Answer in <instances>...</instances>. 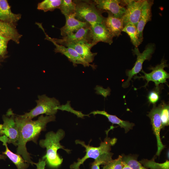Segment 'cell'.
<instances>
[{"mask_svg":"<svg viewBox=\"0 0 169 169\" xmlns=\"http://www.w3.org/2000/svg\"><path fill=\"white\" fill-rule=\"evenodd\" d=\"M54 115H40L36 120L24 118L20 115H16L15 121L18 131V139L17 144V154L20 155L25 161L32 164H35L31 159L28 152L26 145L27 142L32 141L37 144V141L41 131L46 130L47 124L55 120Z\"/></svg>","mask_w":169,"mask_h":169,"instance_id":"cell-1","label":"cell"},{"mask_svg":"<svg viewBox=\"0 0 169 169\" xmlns=\"http://www.w3.org/2000/svg\"><path fill=\"white\" fill-rule=\"evenodd\" d=\"M65 135L64 131L62 129H59L55 133L51 131L46 134L45 139L41 140L39 141V146L46 149V153L43 157L42 160L45 161L50 168H57L63 162V158L57 153L59 149H62L68 153L70 152V150L64 148L60 143Z\"/></svg>","mask_w":169,"mask_h":169,"instance_id":"cell-2","label":"cell"},{"mask_svg":"<svg viewBox=\"0 0 169 169\" xmlns=\"http://www.w3.org/2000/svg\"><path fill=\"white\" fill-rule=\"evenodd\" d=\"M117 139L110 138L107 136L103 141H102L100 146L97 147L90 146L85 144L84 141L77 140L75 141L76 144H80L85 148L86 153L82 158H78L77 161L71 164L70 168L71 169H79V166L88 158H92L95 160L102 157H112L113 153L110 152L111 146L114 145Z\"/></svg>","mask_w":169,"mask_h":169,"instance_id":"cell-3","label":"cell"},{"mask_svg":"<svg viewBox=\"0 0 169 169\" xmlns=\"http://www.w3.org/2000/svg\"><path fill=\"white\" fill-rule=\"evenodd\" d=\"M75 4V18L92 26L96 23H103L105 18L102 13L105 11L98 8L94 1L74 0Z\"/></svg>","mask_w":169,"mask_h":169,"instance_id":"cell-4","label":"cell"},{"mask_svg":"<svg viewBox=\"0 0 169 169\" xmlns=\"http://www.w3.org/2000/svg\"><path fill=\"white\" fill-rule=\"evenodd\" d=\"M37 105L29 112L20 115L24 118L32 119L38 115L45 114L47 115H54L57 113L60 105L59 101L54 97L50 98L45 95L38 96L36 100Z\"/></svg>","mask_w":169,"mask_h":169,"instance_id":"cell-5","label":"cell"},{"mask_svg":"<svg viewBox=\"0 0 169 169\" xmlns=\"http://www.w3.org/2000/svg\"><path fill=\"white\" fill-rule=\"evenodd\" d=\"M91 26L81 28L76 33L63 37L61 38H51L45 32L42 25L38 27L44 32L45 39L67 47L68 45L75 44L79 42H83L90 43V31Z\"/></svg>","mask_w":169,"mask_h":169,"instance_id":"cell-6","label":"cell"},{"mask_svg":"<svg viewBox=\"0 0 169 169\" xmlns=\"http://www.w3.org/2000/svg\"><path fill=\"white\" fill-rule=\"evenodd\" d=\"M154 47L153 44H148L142 53L140 52L138 48L135 47L132 50L134 54L137 56L136 60L132 68L126 71V74L128 78L126 81L123 83V87L126 88L128 87L130 84V82L132 78L141 70L144 61L150 59L154 52Z\"/></svg>","mask_w":169,"mask_h":169,"instance_id":"cell-7","label":"cell"},{"mask_svg":"<svg viewBox=\"0 0 169 169\" xmlns=\"http://www.w3.org/2000/svg\"><path fill=\"white\" fill-rule=\"evenodd\" d=\"M15 114L9 109L3 116V124H0V136H5L8 138V143L17 146L18 131L15 121Z\"/></svg>","mask_w":169,"mask_h":169,"instance_id":"cell-8","label":"cell"},{"mask_svg":"<svg viewBox=\"0 0 169 169\" xmlns=\"http://www.w3.org/2000/svg\"><path fill=\"white\" fill-rule=\"evenodd\" d=\"M166 60L162 59L160 64H157L155 67H151L150 69L152 71L149 73H147L142 69L141 71L144 74V75L137 76H134V79L142 78L146 81L147 83L143 87H146L150 81L153 82L156 86L159 85L160 84L166 83V79L169 78V74L164 68L168 67Z\"/></svg>","mask_w":169,"mask_h":169,"instance_id":"cell-9","label":"cell"},{"mask_svg":"<svg viewBox=\"0 0 169 169\" xmlns=\"http://www.w3.org/2000/svg\"><path fill=\"white\" fill-rule=\"evenodd\" d=\"M123 2L126 6L125 11L121 18L124 27L128 24L136 27L145 0H123Z\"/></svg>","mask_w":169,"mask_h":169,"instance_id":"cell-10","label":"cell"},{"mask_svg":"<svg viewBox=\"0 0 169 169\" xmlns=\"http://www.w3.org/2000/svg\"><path fill=\"white\" fill-rule=\"evenodd\" d=\"M90 37V43L94 46L100 42L109 44H112L113 42V37L107 29L103 22L96 23L91 26Z\"/></svg>","mask_w":169,"mask_h":169,"instance_id":"cell-11","label":"cell"},{"mask_svg":"<svg viewBox=\"0 0 169 169\" xmlns=\"http://www.w3.org/2000/svg\"><path fill=\"white\" fill-rule=\"evenodd\" d=\"M96 7L101 10L110 12L114 17L121 18L124 14L126 8L122 6L123 1L118 0H94Z\"/></svg>","mask_w":169,"mask_h":169,"instance_id":"cell-12","label":"cell"},{"mask_svg":"<svg viewBox=\"0 0 169 169\" xmlns=\"http://www.w3.org/2000/svg\"><path fill=\"white\" fill-rule=\"evenodd\" d=\"M147 116L151 120L153 130L156 138L157 150L156 155L159 156L165 147L162 143L160 136V132L162 127L159 106L157 107L156 104L154 105L153 108Z\"/></svg>","mask_w":169,"mask_h":169,"instance_id":"cell-13","label":"cell"},{"mask_svg":"<svg viewBox=\"0 0 169 169\" xmlns=\"http://www.w3.org/2000/svg\"><path fill=\"white\" fill-rule=\"evenodd\" d=\"M51 42L55 46L54 52L55 53H60L64 55L70 62L73 63L74 67L77 66V64H81L84 67L90 66L93 69L96 67V66L95 65L91 64L85 62L73 49L59 45L53 41Z\"/></svg>","mask_w":169,"mask_h":169,"instance_id":"cell-14","label":"cell"},{"mask_svg":"<svg viewBox=\"0 0 169 169\" xmlns=\"http://www.w3.org/2000/svg\"><path fill=\"white\" fill-rule=\"evenodd\" d=\"M64 16L65 24L60 28L61 35L63 37L74 33L82 28L91 26L87 23L77 19L75 17V13Z\"/></svg>","mask_w":169,"mask_h":169,"instance_id":"cell-15","label":"cell"},{"mask_svg":"<svg viewBox=\"0 0 169 169\" xmlns=\"http://www.w3.org/2000/svg\"><path fill=\"white\" fill-rule=\"evenodd\" d=\"M21 17V14L12 12L7 0H0V21L16 27Z\"/></svg>","mask_w":169,"mask_h":169,"instance_id":"cell-16","label":"cell"},{"mask_svg":"<svg viewBox=\"0 0 169 169\" xmlns=\"http://www.w3.org/2000/svg\"><path fill=\"white\" fill-rule=\"evenodd\" d=\"M94 46L90 43L81 42L69 45L67 47L74 49L85 62L90 64L93 62L97 54V53H92L91 51Z\"/></svg>","mask_w":169,"mask_h":169,"instance_id":"cell-17","label":"cell"},{"mask_svg":"<svg viewBox=\"0 0 169 169\" xmlns=\"http://www.w3.org/2000/svg\"><path fill=\"white\" fill-rule=\"evenodd\" d=\"M153 2V1L145 0L137 25L139 38L142 42L143 40V33L144 28L146 23L151 19V8Z\"/></svg>","mask_w":169,"mask_h":169,"instance_id":"cell-18","label":"cell"},{"mask_svg":"<svg viewBox=\"0 0 169 169\" xmlns=\"http://www.w3.org/2000/svg\"><path fill=\"white\" fill-rule=\"evenodd\" d=\"M108 17L105 18L104 23L111 34L114 37H118L124 28L121 18L115 17L110 12H107Z\"/></svg>","mask_w":169,"mask_h":169,"instance_id":"cell-19","label":"cell"},{"mask_svg":"<svg viewBox=\"0 0 169 169\" xmlns=\"http://www.w3.org/2000/svg\"><path fill=\"white\" fill-rule=\"evenodd\" d=\"M0 141L3 142L5 147V150L3 152V154L9 159L16 166L17 169H26L28 168L29 166L28 163L26 162L20 155L13 153L9 149L7 144L8 138L6 136H0Z\"/></svg>","mask_w":169,"mask_h":169,"instance_id":"cell-20","label":"cell"},{"mask_svg":"<svg viewBox=\"0 0 169 169\" xmlns=\"http://www.w3.org/2000/svg\"><path fill=\"white\" fill-rule=\"evenodd\" d=\"M0 36L9 38L19 44L22 35L18 32L16 26L0 21Z\"/></svg>","mask_w":169,"mask_h":169,"instance_id":"cell-21","label":"cell"},{"mask_svg":"<svg viewBox=\"0 0 169 169\" xmlns=\"http://www.w3.org/2000/svg\"><path fill=\"white\" fill-rule=\"evenodd\" d=\"M91 114L94 115L97 114L101 115L106 116L109 121L113 124H117L121 128H123L125 133L127 132L130 130L132 129L135 125L134 124L121 120L115 115L108 114L105 110L93 111L90 112L89 115Z\"/></svg>","mask_w":169,"mask_h":169,"instance_id":"cell-22","label":"cell"},{"mask_svg":"<svg viewBox=\"0 0 169 169\" xmlns=\"http://www.w3.org/2000/svg\"><path fill=\"white\" fill-rule=\"evenodd\" d=\"M122 31L127 33L131 42L137 48L142 42L139 39L136 27L134 25L128 24L125 25Z\"/></svg>","mask_w":169,"mask_h":169,"instance_id":"cell-23","label":"cell"},{"mask_svg":"<svg viewBox=\"0 0 169 169\" xmlns=\"http://www.w3.org/2000/svg\"><path fill=\"white\" fill-rule=\"evenodd\" d=\"M62 0H45L38 3L37 8L44 12L53 11L59 8Z\"/></svg>","mask_w":169,"mask_h":169,"instance_id":"cell-24","label":"cell"},{"mask_svg":"<svg viewBox=\"0 0 169 169\" xmlns=\"http://www.w3.org/2000/svg\"><path fill=\"white\" fill-rule=\"evenodd\" d=\"M75 8L74 0H62L59 9L64 15H70L75 13Z\"/></svg>","mask_w":169,"mask_h":169,"instance_id":"cell-25","label":"cell"},{"mask_svg":"<svg viewBox=\"0 0 169 169\" xmlns=\"http://www.w3.org/2000/svg\"><path fill=\"white\" fill-rule=\"evenodd\" d=\"M160 109V115L162 128L169 124V105L162 101L159 105Z\"/></svg>","mask_w":169,"mask_h":169,"instance_id":"cell-26","label":"cell"},{"mask_svg":"<svg viewBox=\"0 0 169 169\" xmlns=\"http://www.w3.org/2000/svg\"><path fill=\"white\" fill-rule=\"evenodd\" d=\"M146 168L150 169H169V161L160 163L156 162L154 160H143L140 161Z\"/></svg>","mask_w":169,"mask_h":169,"instance_id":"cell-27","label":"cell"},{"mask_svg":"<svg viewBox=\"0 0 169 169\" xmlns=\"http://www.w3.org/2000/svg\"><path fill=\"white\" fill-rule=\"evenodd\" d=\"M122 161L131 169H147L133 156L129 155L122 157Z\"/></svg>","mask_w":169,"mask_h":169,"instance_id":"cell-28","label":"cell"},{"mask_svg":"<svg viewBox=\"0 0 169 169\" xmlns=\"http://www.w3.org/2000/svg\"><path fill=\"white\" fill-rule=\"evenodd\" d=\"M124 166L122 156L119 155L116 159H112L104 165L103 169H122Z\"/></svg>","mask_w":169,"mask_h":169,"instance_id":"cell-29","label":"cell"},{"mask_svg":"<svg viewBox=\"0 0 169 169\" xmlns=\"http://www.w3.org/2000/svg\"><path fill=\"white\" fill-rule=\"evenodd\" d=\"M10 40L9 38L0 36V58L3 60L8 56L7 46Z\"/></svg>","mask_w":169,"mask_h":169,"instance_id":"cell-30","label":"cell"},{"mask_svg":"<svg viewBox=\"0 0 169 169\" xmlns=\"http://www.w3.org/2000/svg\"><path fill=\"white\" fill-rule=\"evenodd\" d=\"M160 87L159 85L156 86L154 89L150 91L147 97L150 103L154 105L158 101L160 97Z\"/></svg>","mask_w":169,"mask_h":169,"instance_id":"cell-31","label":"cell"},{"mask_svg":"<svg viewBox=\"0 0 169 169\" xmlns=\"http://www.w3.org/2000/svg\"><path fill=\"white\" fill-rule=\"evenodd\" d=\"M112 160L105 157L98 158L95 160V161L91 163L90 169H100V165H104Z\"/></svg>","mask_w":169,"mask_h":169,"instance_id":"cell-32","label":"cell"},{"mask_svg":"<svg viewBox=\"0 0 169 169\" xmlns=\"http://www.w3.org/2000/svg\"><path fill=\"white\" fill-rule=\"evenodd\" d=\"M123 163H124V167L122 169H131V168H130L126 164H125L124 162H123Z\"/></svg>","mask_w":169,"mask_h":169,"instance_id":"cell-33","label":"cell"},{"mask_svg":"<svg viewBox=\"0 0 169 169\" xmlns=\"http://www.w3.org/2000/svg\"><path fill=\"white\" fill-rule=\"evenodd\" d=\"M7 156L3 155H2L0 154V160L1 159H5L6 158Z\"/></svg>","mask_w":169,"mask_h":169,"instance_id":"cell-34","label":"cell"},{"mask_svg":"<svg viewBox=\"0 0 169 169\" xmlns=\"http://www.w3.org/2000/svg\"><path fill=\"white\" fill-rule=\"evenodd\" d=\"M4 60L0 58V65L1 64V63L2 62H3Z\"/></svg>","mask_w":169,"mask_h":169,"instance_id":"cell-35","label":"cell"}]
</instances>
